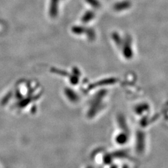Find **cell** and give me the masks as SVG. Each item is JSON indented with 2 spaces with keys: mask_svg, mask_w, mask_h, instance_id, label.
Masks as SVG:
<instances>
[{
  "mask_svg": "<svg viewBox=\"0 0 168 168\" xmlns=\"http://www.w3.org/2000/svg\"><path fill=\"white\" fill-rule=\"evenodd\" d=\"M110 168H117V166H115V165H114V166H112V167H110Z\"/></svg>",
  "mask_w": 168,
  "mask_h": 168,
  "instance_id": "3957f363",
  "label": "cell"
},
{
  "mask_svg": "<svg viewBox=\"0 0 168 168\" xmlns=\"http://www.w3.org/2000/svg\"><path fill=\"white\" fill-rule=\"evenodd\" d=\"M86 168H93L92 166H87Z\"/></svg>",
  "mask_w": 168,
  "mask_h": 168,
  "instance_id": "7a4b0ae2",
  "label": "cell"
},
{
  "mask_svg": "<svg viewBox=\"0 0 168 168\" xmlns=\"http://www.w3.org/2000/svg\"><path fill=\"white\" fill-rule=\"evenodd\" d=\"M112 157L113 156L110 154H107L106 155H105L103 157L104 163L106 164H109L111 163L112 161Z\"/></svg>",
  "mask_w": 168,
  "mask_h": 168,
  "instance_id": "6da1fadb",
  "label": "cell"
}]
</instances>
